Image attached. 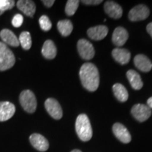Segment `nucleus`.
I'll use <instances>...</instances> for the list:
<instances>
[{"label": "nucleus", "mask_w": 152, "mask_h": 152, "mask_svg": "<svg viewBox=\"0 0 152 152\" xmlns=\"http://www.w3.org/2000/svg\"><path fill=\"white\" fill-rule=\"evenodd\" d=\"M82 85L90 92H94L99 85V74L97 68L92 63H85L80 70Z\"/></svg>", "instance_id": "nucleus-1"}, {"label": "nucleus", "mask_w": 152, "mask_h": 152, "mask_svg": "<svg viewBox=\"0 0 152 152\" xmlns=\"http://www.w3.org/2000/svg\"><path fill=\"white\" fill-rule=\"evenodd\" d=\"M75 130L82 141L87 142L92 137V129L90 121L86 114H80L76 119Z\"/></svg>", "instance_id": "nucleus-2"}, {"label": "nucleus", "mask_w": 152, "mask_h": 152, "mask_svg": "<svg viewBox=\"0 0 152 152\" xmlns=\"http://www.w3.org/2000/svg\"><path fill=\"white\" fill-rule=\"evenodd\" d=\"M16 58L11 50L4 42H0V71L10 69L14 66Z\"/></svg>", "instance_id": "nucleus-3"}, {"label": "nucleus", "mask_w": 152, "mask_h": 152, "mask_svg": "<svg viewBox=\"0 0 152 152\" xmlns=\"http://www.w3.org/2000/svg\"><path fill=\"white\" fill-rule=\"evenodd\" d=\"M20 104L25 111L33 113L37 109V99L34 93L30 90H23L19 96Z\"/></svg>", "instance_id": "nucleus-4"}, {"label": "nucleus", "mask_w": 152, "mask_h": 152, "mask_svg": "<svg viewBox=\"0 0 152 152\" xmlns=\"http://www.w3.org/2000/svg\"><path fill=\"white\" fill-rule=\"evenodd\" d=\"M77 50L82 58L85 60H90L94 56L95 51L92 43L85 39H81L77 42Z\"/></svg>", "instance_id": "nucleus-5"}, {"label": "nucleus", "mask_w": 152, "mask_h": 152, "mask_svg": "<svg viewBox=\"0 0 152 152\" xmlns=\"http://www.w3.org/2000/svg\"><path fill=\"white\" fill-rule=\"evenodd\" d=\"M149 9L144 4H139L133 7L128 14V18L131 21L135 22L145 20L149 16Z\"/></svg>", "instance_id": "nucleus-6"}, {"label": "nucleus", "mask_w": 152, "mask_h": 152, "mask_svg": "<svg viewBox=\"0 0 152 152\" xmlns=\"http://www.w3.org/2000/svg\"><path fill=\"white\" fill-rule=\"evenodd\" d=\"M131 113L137 121L140 122H144L151 116V110L147 105L137 104L133 106L131 109Z\"/></svg>", "instance_id": "nucleus-7"}, {"label": "nucleus", "mask_w": 152, "mask_h": 152, "mask_svg": "<svg viewBox=\"0 0 152 152\" xmlns=\"http://www.w3.org/2000/svg\"><path fill=\"white\" fill-rule=\"evenodd\" d=\"M45 106L47 111L53 118L59 120L63 116V111L61 106L56 99L49 98L45 101Z\"/></svg>", "instance_id": "nucleus-8"}, {"label": "nucleus", "mask_w": 152, "mask_h": 152, "mask_svg": "<svg viewBox=\"0 0 152 152\" xmlns=\"http://www.w3.org/2000/svg\"><path fill=\"white\" fill-rule=\"evenodd\" d=\"M30 142L33 147L39 151H46L49 149L48 140L43 135L38 133H34L30 136Z\"/></svg>", "instance_id": "nucleus-9"}, {"label": "nucleus", "mask_w": 152, "mask_h": 152, "mask_svg": "<svg viewBox=\"0 0 152 152\" xmlns=\"http://www.w3.org/2000/svg\"><path fill=\"white\" fill-rule=\"evenodd\" d=\"M16 107L9 102H0V122L8 121L14 115Z\"/></svg>", "instance_id": "nucleus-10"}, {"label": "nucleus", "mask_w": 152, "mask_h": 152, "mask_svg": "<svg viewBox=\"0 0 152 152\" xmlns=\"http://www.w3.org/2000/svg\"><path fill=\"white\" fill-rule=\"evenodd\" d=\"M113 132L115 136L123 143L128 144L132 140L128 129L121 123H116L113 125Z\"/></svg>", "instance_id": "nucleus-11"}, {"label": "nucleus", "mask_w": 152, "mask_h": 152, "mask_svg": "<svg viewBox=\"0 0 152 152\" xmlns=\"http://www.w3.org/2000/svg\"><path fill=\"white\" fill-rule=\"evenodd\" d=\"M104 11L109 17L118 19L122 16L123 9L118 4L113 1H107L104 4Z\"/></svg>", "instance_id": "nucleus-12"}, {"label": "nucleus", "mask_w": 152, "mask_h": 152, "mask_svg": "<svg viewBox=\"0 0 152 152\" xmlns=\"http://www.w3.org/2000/svg\"><path fill=\"white\" fill-rule=\"evenodd\" d=\"M128 33L127 30L123 27H118L114 30L112 35V42L118 47L124 45L128 39Z\"/></svg>", "instance_id": "nucleus-13"}, {"label": "nucleus", "mask_w": 152, "mask_h": 152, "mask_svg": "<svg viewBox=\"0 0 152 152\" xmlns=\"http://www.w3.org/2000/svg\"><path fill=\"white\" fill-rule=\"evenodd\" d=\"M108 28L105 26H97L89 28L87 30V35L93 40H102L107 35Z\"/></svg>", "instance_id": "nucleus-14"}, {"label": "nucleus", "mask_w": 152, "mask_h": 152, "mask_svg": "<svg viewBox=\"0 0 152 152\" xmlns=\"http://www.w3.org/2000/svg\"><path fill=\"white\" fill-rule=\"evenodd\" d=\"M134 64L140 71L142 72H149L152 68V63L145 55L138 54L134 58Z\"/></svg>", "instance_id": "nucleus-15"}, {"label": "nucleus", "mask_w": 152, "mask_h": 152, "mask_svg": "<svg viewBox=\"0 0 152 152\" xmlns=\"http://www.w3.org/2000/svg\"><path fill=\"white\" fill-rule=\"evenodd\" d=\"M17 7L26 16L33 17L36 11V6L31 0H19L17 1Z\"/></svg>", "instance_id": "nucleus-16"}, {"label": "nucleus", "mask_w": 152, "mask_h": 152, "mask_svg": "<svg viewBox=\"0 0 152 152\" xmlns=\"http://www.w3.org/2000/svg\"><path fill=\"white\" fill-rule=\"evenodd\" d=\"M112 56L117 62L125 65L130 61L131 54L128 49L115 48L112 51Z\"/></svg>", "instance_id": "nucleus-17"}, {"label": "nucleus", "mask_w": 152, "mask_h": 152, "mask_svg": "<svg viewBox=\"0 0 152 152\" xmlns=\"http://www.w3.org/2000/svg\"><path fill=\"white\" fill-rule=\"evenodd\" d=\"M0 37L4 44L10 45L11 47H17L19 46L18 39L16 35L9 29H3L0 32Z\"/></svg>", "instance_id": "nucleus-18"}, {"label": "nucleus", "mask_w": 152, "mask_h": 152, "mask_svg": "<svg viewBox=\"0 0 152 152\" xmlns=\"http://www.w3.org/2000/svg\"><path fill=\"white\" fill-rule=\"evenodd\" d=\"M56 53L57 49L54 43L50 39L45 41L42 49V54L43 56L47 59H53L56 57Z\"/></svg>", "instance_id": "nucleus-19"}, {"label": "nucleus", "mask_w": 152, "mask_h": 152, "mask_svg": "<svg viewBox=\"0 0 152 152\" xmlns=\"http://www.w3.org/2000/svg\"><path fill=\"white\" fill-rule=\"evenodd\" d=\"M127 77L134 90H139L143 87V82L142 80L140 74L134 70H129L127 72Z\"/></svg>", "instance_id": "nucleus-20"}, {"label": "nucleus", "mask_w": 152, "mask_h": 152, "mask_svg": "<svg viewBox=\"0 0 152 152\" xmlns=\"http://www.w3.org/2000/svg\"><path fill=\"white\" fill-rule=\"evenodd\" d=\"M57 28L61 33V35L64 37H67L71 35L73 29V23L70 20H59L57 23Z\"/></svg>", "instance_id": "nucleus-21"}, {"label": "nucleus", "mask_w": 152, "mask_h": 152, "mask_svg": "<svg viewBox=\"0 0 152 152\" xmlns=\"http://www.w3.org/2000/svg\"><path fill=\"white\" fill-rule=\"evenodd\" d=\"M113 91L115 97L121 102H125L128 99V92L125 87L120 83H116L113 86Z\"/></svg>", "instance_id": "nucleus-22"}, {"label": "nucleus", "mask_w": 152, "mask_h": 152, "mask_svg": "<svg viewBox=\"0 0 152 152\" xmlns=\"http://www.w3.org/2000/svg\"><path fill=\"white\" fill-rule=\"evenodd\" d=\"M18 40L19 43L21 45L23 49H24L25 50H29L31 48L32 39L29 32L24 31L20 33Z\"/></svg>", "instance_id": "nucleus-23"}, {"label": "nucleus", "mask_w": 152, "mask_h": 152, "mask_svg": "<svg viewBox=\"0 0 152 152\" xmlns=\"http://www.w3.org/2000/svg\"><path fill=\"white\" fill-rule=\"evenodd\" d=\"M80 1L78 0H68L66 2L65 12L68 16H71L75 14V13L78 8Z\"/></svg>", "instance_id": "nucleus-24"}, {"label": "nucleus", "mask_w": 152, "mask_h": 152, "mask_svg": "<svg viewBox=\"0 0 152 152\" xmlns=\"http://www.w3.org/2000/svg\"><path fill=\"white\" fill-rule=\"evenodd\" d=\"M39 23L42 30H43L44 31H49L52 27V24L49 20V17L45 15H43L39 18Z\"/></svg>", "instance_id": "nucleus-25"}, {"label": "nucleus", "mask_w": 152, "mask_h": 152, "mask_svg": "<svg viewBox=\"0 0 152 152\" xmlns=\"http://www.w3.org/2000/svg\"><path fill=\"white\" fill-rule=\"evenodd\" d=\"M15 5L14 0H0V16L3 14L5 11L11 9Z\"/></svg>", "instance_id": "nucleus-26"}, {"label": "nucleus", "mask_w": 152, "mask_h": 152, "mask_svg": "<svg viewBox=\"0 0 152 152\" xmlns=\"http://www.w3.org/2000/svg\"><path fill=\"white\" fill-rule=\"evenodd\" d=\"M11 23H12L13 26L15 28L20 27L23 23V17L21 14H17L14 16Z\"/></svg>", "instance_id": "nucleus-27"}, {"label": "nucleus", "mask_w": 152, "mask_h": 152, "mask_svg": "<svg viewBox=\"0 0 152 152\" xmlns=\"http://www.w3.org/2000/svg\"><path fill=\"white\" fill-rule=\"evenodd\" d=\"M86 5H98L102 2V0H83L81 1Z\"/></svg>", "instance_id": "nucleus-28"}, {"label": "nucleus", "mask_w": 152, "mask_h": 152, "mask_svg": "<svg viewBox=\"0 0 152 152\" xmlns=\"http://www.w3.org/2000/svg\"><path fill=\"white\" fill-rule=\"evenodd\" d=\"M42 2L44 4V5H45V7L50 8V7H52V6L54 5L55 1L54 0H42Z\"/></svg>", "instance_id": "nucleus-29"}, {"label": "nucleus", "mask_w": 152, "mask_h": 152, "mask_svg": "<svg viewBox=\"0 0 152 152\" xmlns=\"http://www.w3.org/2000/svg\"><path fill=\"white\" fill-rule=\"evenodd\" d=\"M147 33L149 34L150 36L152 37V22H151L150 23L147 25Z\"/></svg>", "instance_id": "nucleus-30"}, {"label": "nucleus", "mask_w": 152, "mask_h": 152, "mask_svg": "<svg viewBox=\"0 0 152 152\" xmlns=\"http://www.w3.org/2000/svg\"><path fill=\"white\" fill-rule=\"evenodd\" d=\"M147 104H148L147 106H149L150 109H152V96H151V97H150L149 99H148Z\"/></svg>", "instance_id": "nucleus-31"}, {"label": "nucleus", "mask_w": 152, "mask_h": 152, "mask_svg": "<svg viewBox=\"0 0 152 152\" xmlns=\"http://www.w3.org/2000/svg\"><path fill=\"white\" fill-rule=\"evenodd\" d=\"M71 152H82L80 150H78V149H74L73 151H71Z\"/></svg>", "instance_id": "nucleus-32"}]
</instances>
